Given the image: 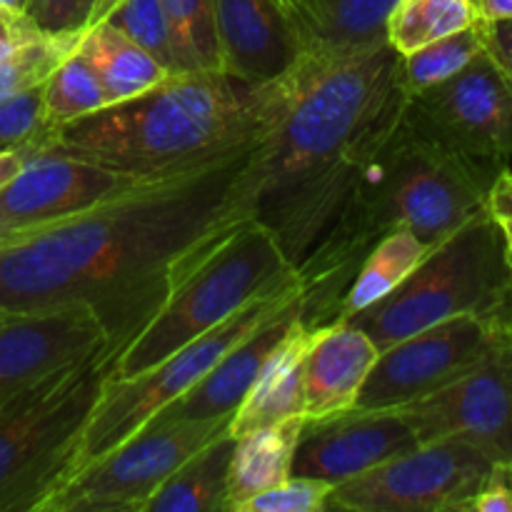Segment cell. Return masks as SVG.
Returning a JSON list of instances; mask_svg holds the SVG:
<instances>
[{"mask_svg": "<svg viewBox=\"0 0 512 512\" xmlns=\"http://www.w3.org/2000/svg\"><path fill=\"white\" fill-rule=\"evenodd\" d=\"M253 145L205 168L150 180L0 245V320L88 305L110 345H128L200 238L240 218L233 185Z\"/></svg>", "mask_w": 512, "mask_h": 512, "instance_id": "cell-1", "label": "cell"}, {"mask_svg": "<svg viewBox=\"0 0 512 512\" xmlns=\"http://www.w3.org/2000/svg\"><path fill=\"white\" fill-rule=\"evenodd\" d=\"M403 55L390 43L308 50L285 78L270 123L233 185V205L263 223L295 265L338 218L365 158L403 108Z\"/></svg>", "mask_w": 512, "mask_h": 512, "instance_id": "cell-2", "label": "cell"}, {"mask_svg": "<svg viewBox=\"0 0 512 512\" xmlns=\"http://www.w3.org/2000/svg\"><path fill=\"white\" fill-rule=\"evenodd\" d=\"M405 103L365 158L338 218L298 265L305 328L340 318L345 293L380 238L410 230L435 248L488 210L490 188L508 168L435 143L408 118Z\"/></svg>", "mask_w": 512, "mask_h": 512, "instance_id": "cell-3", "label": "cell"}, {"mask_svg": "<svg viewBox=\"0 0 512 512\" xmlns=\"http://www.w3.org/2000/svg\"><path fill=\"white\" fill-rule=\"evenodd\" d=\"M275 98L278 80L255 85L223 70H190L58 125L40 145L130 178L165 180L258 143Z\"/></svg>", "mask_w": 512, "mask_h": 512, "instance_id": "cell-4", "label": "cell"}, {"mask_svg": "<svg viewBox=\"0 0 512 512\" xmlns=\"http://www.w3.org/2000/svg\"><path fill=\"white\" fill-rule=\"evenodd\" d=\"M298 283V265L263 223L240 215L218 225L173 265L168 293L120 350L110 378L125 380L153 368L245 305Z\"/></svg>", "mask_w": 512, "mask_h": 512, "instance_id": "cell-5", "label": "cell"}, {"mask_svg": "<svg viewBox=\"0 0 512 512\" xmlns=\"http://www.w3.org/2000/svg\"><path fill=\"white\" fill-rule=\"evenodd\" d=\"M123 348L105 345L0 405V512H40L70 478L85 425Z\"/></svg>", "mask_w": 512, "mask_h": 512, "instance_id": "cell-6", "label": "cell"}, {"mask_svg": "<svg viewBox=\"0 0 512 512\" xmlns=\"http://www.w3.org/2000/svg\"><path fill=\"white\" fill-rule=\"evenodd\" d=\"M512 305V265L498 220L483 210L435 245L390 295L355 313L378 350L465 313H495ZM343 320V318H340Z\"/></svg>", "mask_w": 512, "mask_h": 512, "instance_id": "cell-7", "label": "cell"}, {"mask_svg": "<svg viewBox=\"0 0 512 512\" xmlns=\"http://www.w3.org/2000/svg\"><path fill=\"white\" fill-rule=\"evenodd\" d=\"M300 293H303V283L293 285V288L283 290V293L255 300V303L238 310L225 323L215 325L213 330H208L200 338L190 340L188 345L170 353L168 358L155 363L153 368L125 380L110 378L105 383L103 393H100L98 403H95L93 413H90L88 425H85L70 478L78 470H83L85 465L98 460L100 455L110 453L115 445L128 440L133 433H138L160 410H165L170 403L183 398L193 385H198L213 370V365L235 343H240L250 330L265 323L270 315L285 308Z\"/></svg>", "mask_w": 512, "mask_h": 512, "instance_id": "cell-8", "label": "cell"}, {"mask_svg": "<svg viewBox=\"0 0 512 512\" xmlns=\"http://www.w3.org/2000/svg\"><path fill=\"white\" fill-rule=\"evenodd\" d=\"M233 418L180 420L155 415L138 433L60 485L40 512H143L160 485Z\"/></svg>", "mask_w": 512, "mask_h": 512, "instance_id": "cell-9", "label": "cell"}, {"mask_svg": "<svg viewBox=\"0 0 512 512\" xmlns=\"http://www.w3.org/2000/svg\"><path fill=\"white\" fill-rule=\"evenodd\" d=\"M512 343V305L495 313H465L380 350L355 408L398 410L445 388Z\"/></svg>", "mask_w": 512, "mask_h": 512, "instance_id": "cell-10", "label": "cell"}, {"mask_svg": "<svg viewBox=\"0 0 512 512\" xmlns=\"http://www.w3.org/2000/svg\"><path fill=\"white\" fill-rule=\"evenodd\" d=\"M493 465L463 440H430L335 485L325 512H468Z\"/></svg>", "mask_w": 512, "mask_h": 512, "instance_id": "cell-11", "label": "cell"}, {"mask_svg": "<svg viewBox=\"0 0 512 512\" xmlns=\"http://www.w3.org/2000/svg\"><path fill=\"white\" fill-rule=\"evenodd\" d=\"M408 118L428 138L468 158H512V83L488 53L443 83L408 95Z\"/></svg>", "mask_w": 512, "mask_h": 512, "instance_id": "cell-12", "label": "cell"}, {"mask_svg": "<svg viewBox=\"0 0 512 512\" xmlns=\"http://www.w3.org/2000/svg\"><path fill=\"white\" fill-rule=\"evenodd\" d=\"M398 413L420 443L455 438L495 463H512V343Z\"/></svg>", "mask_w": 512, "mask_h": 512, "instance_id": "cell-13", "label": "cell"}, {"mask_svg": "<svg viewBox=\"0 0 512 512\" xmlns=\"http://www.w3.org/2000/svg\"><path fill=\"white\" fill-rule=\"evenodd\" d=\"M140 183L150 180L130 178L45 145H33L23 168L0 188V245L93 208Z\"/></svg>", "mask_w": 512, "mask_h": 512, "instance_id": "cell-14", "label": "cell"}, {"mask_svg": "<svg viewBox=\"0 0 512 512\" xmlns=\"http://www.w3.org/2000/svg\"><path fill=\"white\" fill-rule=\"evenodd\" d=\"M108 343L88 305H65L0 320V405Z\"/></svg>", "mask_w": 512, "mask_h": 512, "instance_id": "cell-15", "label": "cell"}, {"mask_svg": "<svg viewBox=\"0 0 512 512\" xmlns=\"http://www.w3.org/2000/svg\"><path fill=\"white\" fill-rule=\"evenodd\" d=\"M418 445L420 440L398 410L353 408L333 418L305 420L293 475L323 480L335 488Z\"/></svg>", "mask_w": 512, "mask_h": 512, "instance_id": "cell-16", "label": "cell"}, {"mask_svg": "<svg viewBox=\"0 0 512 512\" xmlns=\"http://www.w3.org/2000/svg\"><path fill=\"white\" fill-rule=\"evenodd\" d=\"M220 70L245 83L285 78L308 53L300 20L285 0H213Z\"/></svg>", "mask_w": 512, "mask_h": 512, "instance_id": "cell-17", "label": "cell"}, {"mask_svg": "<svg viewBox=\"0 0 512 512\" xmlns=\"http://www.w3.org/2000/svg\"><path fill=\"white\" fill-rule=\"evenodd\" d=\"M300 315H303V293L290 300L278 313L270 315L258 328L250 330L213 365V370L198 385H193L183 398L170 403L158 415L180 420L233 418L263 365L288 338L290 330L298 325Z\"/></svg>", "mask_w": 512, "mask_h": 512, "instance_id": "cell-18", "label": "cell"}, {"mask_svg": "<svg viewBox=\"0 0 512 512\" xmlns=\"http://www.w3.org/2000/svg\"><path fill=\"white\" fill-rule=\"evenodd\" d=\"M378 355L373 340L350 320L308 328L305 420L333 418L353 410Z\"/></svg>", "mask_w": 512, "mask_h": 512, "instance_id": "cell-19", "label": "cell"}, {"mask_svg": "<svg viewBox=\"0 0 512 512\" xmlns=\"http://www.w3.org/2000/svg\"><path fill=\"white\" fill-rule=\"evenodd\" d=\"M305 343H308V328L300 315L298 325L270 355L243 403L233 413L230 433L235 438L280 420L305 415Z\"/></svg>", "mask_w": 512, "mask_h": 512, "instance_id": "cell-20", "label": "cell"}, {"mask_svg": "<svg viewBox=\"0 0 512 512\" xmlns=\"http://www.w3.org/2000/svg\"><path fill=\"white\" fill-rule=\"evenodd\" d=\"M303 425L305 415H298L235 438L228 470V512H240L250 498L293 475L295 448Z\"/></svg>", "mask_w": 512, "mask_h": 512, "instance_id": "cell-21", "label": "cell"}, {"mask_svg": "<svg viewBox=\"0 0 512 512\" xmlns=\"http://www.w3.org/2000/svg\"><path fill=\"white\" fill-rule=\"evenodd\" d=\"M78 53L98 75L108 105L123 103L168 78V70L108 20L80 30Z\"/></svg>", "mask_w": 512, "mask_h": 512, "instance_id": "cell-22", "label": "cell"}, {"mask_svg": "<svg viewBox=\"0 0 512 512\" xmlns=\"http://www.w3.org/2000/svg\"><path fill=\"white\" fill-rule=\"evenodd\" d=\"M235 435L230 428L190 455L148 500L143 512H228V470Z\"/></svg>", "mask_w": 512, "mask_h": 512, "instance_id": "cell-23", "label": "cell"}, {"mask_svg": "<svg viewBox=\"0 0 512 512\" xmlns=\"http://www.w3.org/2000/svg\"><path fill=\"white\" fill-rule=\"evenodd\" d=\"M395 0H310L298 15L310 50L348 53L385 43V20Z\"/></svg>", "mask_w": 512, "mask_h": 512, "instance_id": "cell-24", "label": "cell"}, {"mask_svg": "<svg viewBox=\"0 0 512 512\" xmlns=\"http://www.w3.org/2000/svg\"><path fill=\"white\" fill-rule=\"evenodd\" d=\"M430 250L433 248L410 230H395V233L380 238L360 263L358 273L345 293L343 305H340V318H353L355 313L393 293L428 258Z\"/></svg>", "mask_w": 512, "mask_h": 512, "instance_id": "cell-25", "label": "cell"}, {"mask_svg": "<svg viewBox=\"0 0 512 512\" xmlns=\"http://www.w3.org/2000/svg\"><path fill=\"white\" fill-rule=\"evenodd\" d=\"M473 0H395L385 20V40L400 55L478 23Z\"/></svg>", "mask_w": 512, "mask_h": 512, "instance_id": "cell-26", "label": "cell"}, {"mask_svg": "<svg viewBox=\"0 0 512 512\" xmlns=\"http://www.w3.org/2000/svg\"><path fill=\"white\" fill-rule=\"evenodd\" d=\"M43 108L50 128L108 108V95L78 48L65 55L43 83Z\"/></svg>", "mask_w": 512, "mask_h": 512, "instance_id": "cell-27", "label": "cell"}, {"mask_svg": "<svg viewBox=\"0 0 512 512\" xmlns=\"http://www.w3.org/2000/svg\"><path fill=\"white\" fill-rule=\"evenodd\" d=\"M483 50V23L478 20L470 28L445 35V38L413 50L410 55H403L400 58V78H403L405 93L415 95L420 90L433 88V85L453 78Z\"/></svg>", "mask_w": 512, "mask_h": 512, "instance_id": "cell-28", "label": "cell"}, {"mask_svg": "<svg viewBox=\"0 0 512 512\" xmlns=\"http://www.w3.org/2000/svg\"><path fill=\"white\" fill-rule=\"evenodd\" d=\"M103 20L153 55L170 75L190 73L160 0H118Z\"/></svg>", "mask_w": 512, "mask_h": 512, "instance_id": "cell-29", "label": "cell"}, {"mask_svg": "<svg viewBox=\"0 0 512 512\" xmlns=\"http://www.w3.org/2000/svg\"><path fill=\"white\" fill-rule=\"evenodd\" d=\"M78 38L80 30H75V33H45L33 43L5 55L0 60V100L43 85L55 70V65L65 55L73 53Z\"/></svg>", "mask_w": 512, "mask_h": 512, "instance_id": "cell-30", "label": "cell"}, {"mask_svg": "<svg viewBox=\"0 0 512 512\" xmlns=\"http://www.w3.org/2000/svg\"><path fill=\"white\" fill-rule=\"evenodd\" d=\"M188 70H220L213 0H160Z\"/></svg>", "mask_w": 512, "mask_h": 512, "instance_id": "cell-31", "label": "cell"}, {"mask_svg": "<svg viewBox=\"0 0 512 512\" xmlns=\"http://www.w3.org/2000/svg\"><path fill=\"white\" fill-rule=\"evenodd\" d=\"M50 130L43 108V85L0 100V153L40 145Z\"/></svg>", "mask_w": 512, "mask_h": 512, "instance_id": "cell-32", "label": "cell"}, {"mask_svg": "<svg viewBox=\"0 0 512 512\" xmlns=\"http://www.w3.org/2000/svg\"><path fill=\"white\" fill-rule=\"evenodd\" d=\"M333 485L303 475H290L275 488L255 495L240 512H325Z\"/></svg>", "mask_w": 512, "mask_h": 512, "instance_id": "cell-33", "label": "cell"}, {"mask_svg": "<svg viewBox=\"0 0 512 512\" xmlns=\"http://www.w3.org/2000/svg\"><path fill=\"white\" fill-rule=\"evenodd\" d=\"M25 13L43 33H75L88 28L93 0H28Z\"/></svg>", "mask_w": 512, "mask_h": 512, "instance_id": "cell-34", "label": "cell"}, {"mask_svg": "<svg viewBox=\"0 0 512 512\" xmlns=\"http://www.w3.org/2000/svg\"><path fill=\"white\" fill-rule=\"evenodd\" d=\"M468 512H512V463H495Z\"/></svg>", "mask_w": 512, "mask_h": 512, "instance_id": "cell-35", "label": "cell"}, {"mask_svg": "<svg viewBox=\"0 0 512 512\" xmlns=\"http://www.w3.org/2000/svg\"><path fill=\"white\" fill-rule=\"evenodd\" d=\"M40 35L45 33L25 10H0V60L38 40Z\"/></svg>", "mask_w": 512, "mask_h": 512, "instance_id": "cell-36", "label": "cell"}, {"mask_svg": "<svg viewBox=\"0 0 512 512\" xmlns=\"http://www.w3.org/2000/svg\"><path fill=\"white\" fill-rule=\"evenodd\" d=\"M483 23L485 53L512 83V20H480Z\"/></svg>", "mask_w": 512, "mask_h": 512, "instance_id": "cell-37", "label": "cell"}, {"mask_svg": "<svg viewBox=\"0 0 512 512\" xmlns=\"http://www.w3.org/2000/svg\"><path fill=\"white\" fill-rule=\"evenodd\" d=\"M488 213L493 215L498 223L512 225V170L510 168H505L503 173L498 175L493 188H490Z\"/></svg>", "mask_w": 512, "mask_h": 512, "instance_id": "cell-38", "label": "cell"}, {"mask_svg": "<svg viewBox=\"0 0 512 512\" xmlns=\"http://www.w3.org/2000/svg\"><path fill=\"white\" fill-rule=\"evenodd\" d=\"M480 20H512V0H473Z\"/></svg>", "mask_w": 512, "mask_h": 512, "instance_id": "cell-39", "label": "cell"}, {"mask_svg": "<svg viewBox=\"0 0 512 512\" xmlns=\"http://www.w3.org/2000/svg\"><path fill=\"white\" fill-rule=\"evenodd\" d=\"M25 155H28V148L3 150V153H0V188H3V185L8 183V180L13 178L20 168H23Z\"/></svg>", "mask_w": 512, "mask_h": 512, "instance_id": "cell-40", "label": "cell"}, {"mask_svg": "<svg viewBox=\"0 0 512 512\" xmlns=\"http://www.w3.org/2000/svg\"><path fill=\"white\" fill-rule=\"evenodd\" d=\"M115 3H118V0H93V13H90V23L88 25L103 20L105 15H108L110 10L115 8Z\"/></svg>", "mask_w": 512, "mask_h": 512, "instance_id": "cell-41", "label": "cell"}, {"mask_svg": "<svg viewBox=\"0 0 512 512\" xmlns=\"http://www.w3.org/2000/svg\"><path fill=\"white\" fill-rule=\"evenodd\" d=\"M500 230H503V240H505V250H508V258H510V265H512V225L508 223H498Z\"/></svg>", "mask_w": 512, "mask_h": 512, "instance_id": "cell-42", "label": "cell"}, {"mask_svg": "<svg viewBox=\"0 0 512 512\" xmlns=\"http://www.w3.org/2000/svg\"><path fill=\"white\" fill-rule=\"evenodd\" d=\"M0 10H25L23 0H0Z\"/></svg>", "mask_w": 512, "mask_h": 512, "instance_id": "cell-43", "label": "cell"}, {"mask_svg": "<svg viewBox=\"0 0 512 512\" xmlns=\"http://www.w3.org/2000/svg\"><path fill=\"white\" fill-rule=\"evenodd\" d=\"M285 3H288L290 8L295 10V15H300V13H303L305 8H308V3H310V0H285Z\"/></svg>", "mask_w": 512, "mask_h": 512, "instance_id": "cell-44", "label": "cell"}, {"mask_svg": "<svg viewBox=\"0 0 512 512\" xmlns=\"http://www.w3.org/2000/svg\"><path fill=\"white\" fill-rule=\"evenodd\" d=\"M23 3H25V5H28V0H23Z\"/></svg>", "mask_w": 512, "mask_h": 512, "instance_id": "cell-45", "label": "cell"}]
</instances>
